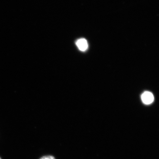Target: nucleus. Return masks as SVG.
I'll use <instances>...</instances> for the list:
<instances>
[{
    "label": "nucleus",
    "mask_w": 159,
    "mask_h": 159,
    "mask_svg": "<svg viewBox=\"0 0 159 159\" xmlns=\"http://www.w3.org/2000/svg\"><path fill=\"white\" fill-rule=\"evenodd\" d=\"M142 100L144 104L148 105L153 102L154 96L152 93L149 92H145L142 94Z\"/></svg>",
    "instance_id": "1"
},
{
    "label": "nucleus",
    "mask_w": 159,
    "mask_h": 159,
    "mask_svg": "<svg viewBox=\"0 0 159 159\" xmlns=\"http://www.w3.org/2000/svg\"><path fill=\"white\" fill-rule=\"evenodd\" d=\"M76 45L77 48L80 51H85L88 48V44L86 40L84 39H80L76 42Z\"/></svg>",
    "instance_id": "2"
},
{
    "label": "nucleus",
    "mask_w": 159,
    "mask_h": 159,
    "mask_svg": "<svg viewBox=\"0 0 159 159\" xmlns=\"http://www.w3.org/2000/svg\"><path fill=\"white\" fill-rule=\"evenodd\" d=\"M39 159H55V158L52 156H45L42 157Z\"/></svg>",
    "instance_id": "3"
},
{
    "label": "nucleus",
    "mask_w": 159,
    "mask_h": 159,
    "mask_svg": "<svg viewBox=\"0 0 159 159\" xmlns=\"http://www.w3.org/2000/svg\"><path fill=\"white\" fill-rule=\"evenodd\" d=\"M0 159H2V158H1V157H0Z\"/></svg>",
    "instance_id": "4"
}]
</instances>
